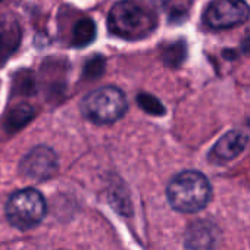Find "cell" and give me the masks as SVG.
<instances>
[{
    "mask_svg": "<svg viewBox=\"0 0 250 250\" xmlns=\"http://www.w3.org/2000/svg\"><path fill=\"white\" fill-rule=\"evenodd\" d=\"M167 196L169 205L175 210L194 213L209 203L212 188L203 174L197 171H183L169 181Z\"/></svg>",
    "mask_w": 250,
    "mask_h": 250,
    "instance_id": "obj_1",
    "label": "cell"
},
{
    "mask_svg": "<svg viewBox=\"0 0 250 250\" xmlns=\"http://www.w3.org/2000/svg\"><path fill=\"white\" fill-rule=\"evenodd\" d=\"M109 30L122 39H143L156 27V17L147 8H143L134 0H122L116 3L107 17Z\"/></svg>",
    "mask_w": 250,
    "mask_h": 250,
    "instance_id": "obj_2",
    "label": "cell"
},
{
    "mask_svg": "<svg viewBox=\"0 0 250 250\" xmlns=\"http://www.w3.org/2000/svg\"><path fill=\"white\" fill-rule=\"evenodd\" d=\"M128 109L125 94L112 85L100 87L88 93L83 103V115L94 124H112L121 119Z\"/></svg>",
    "mask_w": 250,
    "mask_h": 250,
    "instance_id": "obj_3",
    "label": "cell"
},
{
    "mask_svg": "<svg viewBox=\"0 0 250 250\" xmlns=\"http://www.w3.org/2000/svg\"><path fill=\"white\" fill-rule=\"evenodd\" d=\"M9 222L20 229L36 227L46 215V202L40 191L25 188L14 193L6 203Z\"/></svg>",
    "mask_w": 250,
    "mask_h": 250,
    "instance_id": "obj_4",
    "label": "cell"
},
{
    "mask_svg": "<svg viewBox=\"0 0 250 250\" xmlns=\"http://www.w3.org/2000/svg\"><path fill=\"white\" fill-rule=\"evenodd\" d=\"M249 15L250 8L244 0H212L203 14V21L210 28L222 30L243 24Z\"/></svg>",
    "mask_w": 250,
    "mask_h": 250,
    "instance_id": "obj_5",
    "label": "cell"
},
{
    "mask_svg": "<svg viewBox=\"0 0 250 250\" xmlns=\"http://www.w3.org/2000/svg\"><path fill=\"white\" fill-rule=\"evenodd\" d=\"M21 172L33 180H47L58 169V158L56 153L46 147L37 146L21 162Z\"/></svg>",
    "mask_w": 250,
    "mask_h": 250,
    "instance_id": "obj_6",
    "label": "cell"
},
{
    "mask_svg": "<svg viewBox=\"0 0 250 250\" xmlns=\"http://www.w3.org/2000/svg\"><path fill=\"white\" fill-rule=\"evenodd\" d=\"M22 31L20 22L8 15L0 17V61L9 58L21 43Z\"/></svg>",
    "mask_w": 250,
    "mask_h": 250,
    "instance_id": "obj_7",
    "label": "cell"
},
{
    "mask_svg": "<svg viewBox=\"0 0 250 250\" xmlns=\"http://www.w3.org/2000/svg\"><path fill=\"white\" fill-rule=\"evenodd\" d=\"M246 145H247V137L243 133L229 131L228 134L219 139V142L212 149V155L215 159L221 162L232 161L246 149Z\"/></svg>",
    "mask_w": 250,
    "mask_h": 250,
    "instance_id": "obj_8",
    "label": "cell"
},
{
    "mask_svg": "<svg viewBox=\"0 0 250 250\" xmlns=\"http://www.w3.org/2000/svg\"><path fill=\"white\" fill-rule=\"evenodd\" d=\"M215 227L208 222L193 224L186 235V244L190 250H210L215 246Z\"/></svg>",
    "mask_w": 250,
    "mask_h": 250,
    "instance_id": "obj_9",
    "label": "cell"
},
{
    "mask_svg": "<svg viewBox=\"0 0 250 250\" xmlns=\"http://www.w3.org/2000/svg\"><path fill=\"white\" fill-rule=\"evenodd\" d=\"M96 39V24L90 18L80 20L72 31V44L75 47H85Z\"/></svg>",
    "mask_w": 250,
    "mask_h": 250,
    "instance_id": "obj_10",
    "label": "cell"
},
{
    "mask_svg": "<svg viewBox=\"0 0 250 250\" xmlns=\"http://www.w3.org/2000/svg\"><path fill=\"white\" fill-rule=\"evenodd\" d=\"M33 109L28 104H21L17 106L15 109H12L6 118V125L9 130H18L22 125H25L31 118H33Z\"/></svg>",
    "mask_w": 250,
    "mask_h": 250,
    "instance_id": "obj_11",
    "label": "cell"
},
{
    "mask_svg": "<svg viewBox=\"0 0 250 250\" xmlns=\"http://www.w3.org/2000/svg\"><path fill=\"white\" fill-rule=\"evenodd\" d=\"M164 62L169 66H178L181 65L187 58V44L184 42H175L165 47L162 53Z\"/></svg>",
    "mask_w": 250,
    "mask_h": 250,
    "instance_id": "obj_12",
    "label": "cell"
},
{
    "mask_svg": "<svg viewBox=\"0 0 250 250\" xmlns=\"http://www.w3.org/2000/svg\"><path fill=\"white\" fill-rule=\"evenodd\" d=\"M137 103L143 110H146L150 115H164L165 113V107L155 96L142 93L137 96Z\"/></svg>",
    "mask_w": 250,
    "mask_h": 250,
    "instance_id": "obj_13",
    "label": "cell"
},
{
    "mask_svg": "<svg viewBox=\"0 0 250 250\" xmlns=\"http://www.w3.org/2000/svg\"><path fill=\"white\" fill-rule=\"evenodd\" d=\"M103 71H104V59L102 56H94L85 63L84 75L87 78H97L103 74Z\"/></svg>",
    "mask_w": 250,
    "mask_h": 250,
    "instance_id": "obj_14",
    "label": "cell"
},
{
    "mask_svg": "<svg viewBox=\"0 0 250 250\" xmlns=\"http://www.w3.org/2000/svg\"><path fill=\"white\" fill-rule=\"evenodd\" d=\"M0 2H2V0H0Z\"/></svg>",
    "mask_w": 250,
    "mask_h": 250,
    "instance_id": "obj_15",
    "label": "cell"
}]
</instances>
